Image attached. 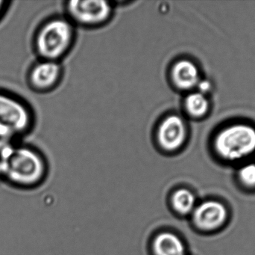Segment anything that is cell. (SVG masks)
<instances>
[{
    "label": "cell",
    "mask_w": 255,
    "mask_h": 255,
    "mask_svg": "<svg viewBox=\"0 0 255 255\" xmlns=\"http://www.w3.org/2000/svg\"><path fill=\"white\" fill-rule=\"evenodd\" d=\"M157 137L163 149L170 151L178 149L187 137L185 123L178 115H169L159 127Z\"/></svg>",
    "instance_id": "52a82bcc"
},
{
    "label": "cell",
    "mask_w": 255,
    "mask_h": 255,
    "mask_svg": "<svg viewBox=\"0 0 255 255\" xmlns=\"http://www.w3.org/2000/svg\"><path fill=\"white\" fill-rule=\"evenodd\" d=\"M45 174L41 156L34 150L10 144L0 153V175L18 188H31Z\"/></svg>",
    "instance_id": "6da1fadb"
},
{
    "label": "cell",
    "mask_w": 255,
    "mask_h": 255,
    "mask_svg": "<svg viewBox=\"0 0 255 255\" xmlns=\"http://www.w3.org/2000/svg\"><path fill=\"white\" fill-rule=\"evenodd\" d=\"M199 88V92L205 94L209 93L212 90V84L208 80H199V83L196 85Z\"/></svg>",
    "instance_id": "5bb4252c"
},
{
    "label": "cell",
    "mask_w": 255,
    "mask_h": 255,
    "mask_svg": "<svg viewBox=\"0 0 255 255\" xmlns=\"http://www.w3.org/2000/svg\"><path fill=\"white\" fill-rule=\"evenodd\" d=\"M193 214L196 227L205 232L220 229L228 219V211L225 205L215 201L200 204L196 207Z\"/></svg>",
    "instance_id": "5b68a950"
},
{
    "label": "cell",
    "mask_w": 255,
    "mask_h": 255,
    "mask_svg": "<svg viewBox=\"0 0 255 255\" xmlns=\"http://www.w3.org/2000/svg\"><path fill=\"white\" fill-rule=\"evenodd\" d=\"M29 109L14 96L0 92V138L13 142L31 125Z\"/></svg>",
    "instance_id": "3957f363"
},
{
    "label": "cell",
    "mask_w": 255,
    "mask_h": 255,
    "mask_svg": "<svg viewBox=\"0 0 255 255\" xmlns=\"http://www.w3.org/2000/svg\"><path fill=\"white\" fill-rule=\"evenodd\" d=\"M73 37L71 25L67 21L57 19L45 24L37 32L35 47L45 60L55 61L65 52Z\"/></svg>",
    "instance_id": "277c9868"
},
{
    "label": "cell",
    "mask_w": 255,
    "mask_h": 255,
    "mask_svg": "<svg viewBox=\"0 0 255 255\" xmlns=\"http://www.w3.org/2000/svg\"><path fill=\"white\" fill-rule=\"evenodd\" d=\"M239 178L246 187H255V163L243 166L240 169Z\"/></svg>",
    "instance_id": "4fadbf2b"
},
{
    "label": "cell",
    "mask_w": 255,
    "mask_h": 255,
    "mask_svg": "<svg viewBox=\"0 0 255 255\" xmlns=\"http://www.w3.org/2000/svg\"><path fill=\"white\" fill-rule=\"evenodd\" d=\"M216 152L223 160L238 162L255 152V128L247 124H235L220 130L214 140Z\"/></svg>",
    "instance_id": "7a4b0ae2"
},
{
    "label": "cell",
    "mask_w": 255,
    "mask_h": 255,
    "mask_svg": "<svg viewBox=\"0 0 255 255\" xmlns=\"http://www.w3.org/2000/svg\"><path fill=\"white\" fill-rule=\"evenodd\" d=\"M69 10L79 22L94 25L106 20L110 15L112 7L105 1H72Z\"/></svg>",
    "instance_id": "8992f818"
},
{
    "label": "cell",
    "mask_w": 255,
    "mask_h": 255,
    "mask_svg": "<svg viewBox=\"0 0 255 255\" xmlns=\"http://www.w3.org/2000/svg\"><path fill=\"white\" fill-rule=\"evenodd\" d=\"M155 255H185V247L177 235L169 232L160 234L153 242Z\"/></svg>",
    "instance_id": "30bf717a"
},
{
    "label": "cell",
    "mask_w": 255,
    "mask_h": 255,
    "mask_svg": "<svg viewBox=\"0 0 255 255\" xmlns=\"http://www.w3.org/2000/svg\"><path fill=\"white\" fill-rule=\"evenodd\" d=\"M172 203L178 214L183 216L188 215L192 214L196 208V198L191 192L181 189L174 193Z\"/></svg>",
    "instance_id": "8fae6325"
},
{
    "label": "cell",
    "mask_w": 255,
    "mask_h": 255,
    "mask_svg": "<svg viewBox=\"0 0 255 255\" xmlns=\"http://www.w3.org/2000/svg\"><path fill=\"white\" fill-rule=\"evenodd\" d=\"M172 76L175 85L184 90L196 87L200 80L197 66L189 60L178 61L172 69Z\"/></svg>",
    "instance_id": "9c48e42d"
},
{
    "label": "cell",
    "mask_w": 255,
    "mask_h": 255,
    "mask_svg": "<svg viewBox=\"0 0 255 255\" xmlns=\"http://www.w3.org/2000/svg\"><path fill=\"white\" fill-rule=\"evenodd\" d=\"M59 74V65L55 61L43 59L33 66L28 80L34 89L46 90L56 82Z\"/></svg>",
    "instance_id": "ba28073f"
},
{
    "label": "cell",
    "mask_w": 255,
    "mask_h": 255,
    "mask_svg": "<svg viewBox=\"0 0 255 255\" xmlns=\"http://www.w3.org/2000/svg\"><path fill=\"white\" fill-rule=\"evenodd\" d=\"M6 3H7L6 1H1V0H0V15L2 13V12L4 11V9H5Z\"/></svg>",
    "instance_id": "9a60e30c"
},
{
    "label": "cell",
    "mask_w": 255,
    "mask_h": 255,
    "mask_svg": "<svg viewBox=\"0 0 255 255\" xmlns=\"http://www.w3.org/2000/svg\"><path fill=\"white\" fill-rule=\"evenodd\" d=\"M185 107L187 112L193 117L204 116L209 109V101L206 95L199 91L191 93L185 100Z\"/></svg>",
    "instance_id": "7c38bea8"
}]
</instances>
